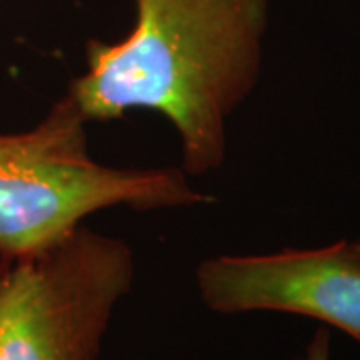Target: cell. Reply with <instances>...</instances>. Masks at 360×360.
Here are the masks:
<instances>
[{
	"label": "cell",
	"instance_id": "cell-7",
	"mask_svg": "<svg viewBox=\"0 0 360 360\" xmlns=\"http://www.w3.org/2000/svg\"><path fill=\"white\" fill-rule=\"evenodd\" d=\"M0 2H2V0H0Z\"/></svg>",
	"mask_w": 360,
	"mask_h": 360
},
{
	"label": "cell",
	"instance_id": "cell-2",
	"mask_svg": "<svg viewBox=\"0 0 360 360\" xmlns=\"http://www.w3.org/2000/svg\"><path fill=\"white\" fill-rule=\"evenodd\" d=\"M86 124L65 94L32 129L0 132V257L39 252L104 208L144 212L210 202L182 168L94 160Z\"/></svg>",
	"mask_w": 360,
	"mask_h": 360
},
{
	"label": "cell",
	"instance_id": "cell-4",
	"mask_svg": "<svg viewBox=\"0 0 360 360\" xmlns=\"http://www.w3.org/2000/svg\"><path fill=\"white\" fill-rule=\"evenodd\" d=\"M196 288L212 312L309 316L360 345V252L354 243L206 258L196 266Z\"/></svg>",
	"mask_w": 360,
	"mask_h": 360
},
{
	"label": "cell",
	"instance_id": "cell-1",
	"mask_svg": "<svg viewBox=\"0 0 360 360\" xmlns=\"http://www.w3.org/2000/svg\"><path fill=\"white\" fill-rule=\"evenodd\" d=\"M124 39H90L86 70L66 89L86 122L153 110L174 127L180 168L202 176L224 165L232 112L262 72L269 0H134Z\"/></svg>",
	"mask_w": 360,
	"mask_h": 360
},
{
	"label": "cell",
	"instance_id": "cell-6",
	"mask_svg": "<svg viewBox=\"0 0 360 360\" xmlns=\"http://www.w3.org/2000/svg\"><path fill=\"white\" fill-rule=\"evenodd\" d=\"M354 246L359 248V252H360V238H359V240H356V243H354Z\"/></svg>",
	"mask_w": 360,
	"mask_h": 360
},
{
	"label": "cell",
	"instance_id": "cell-5",
	"mask_svg": "<svg viewBox=\"0 0 360 360\" xmlns=\"http://www.w3.org/2000/svg\"><path fill=\"white\" fill-rule=\"evenodd\" d=\"M302 360H330V333L328 328H316L310 342L304 348Z\"/></svg>",
	"mask_w": 360,
	"mask_h": 360
},
{
	"label": "cell",
	"instance_id": "cell-3",
	"mask_svg": "<svg viewBox=\"0 0 360 360\" xmlns=\"http://www.w3.org/2000/svg\"><path fill=\"white\" fill-rule=\"evenodd\" d=\"M136 276L124 240L80 224L25 257H0V360H98Z\"/></svg>",
	"mask_w": 360,
	"mask_h": 360
}]
</instances>
